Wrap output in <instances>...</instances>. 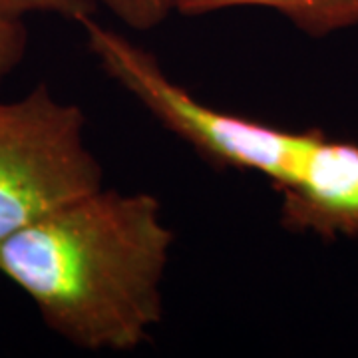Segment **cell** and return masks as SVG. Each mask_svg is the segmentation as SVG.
<instances>
[{
  "instance_id": "obj_1",
  "label": "cell",
  "mask_w": 358,
  "mask_h": 358,
  "mask_svg": "<svg viewBox=\"0 0 358 358\" xmlns=\"http://www.w3.org/2000/svg\"><path fill=\"white\" fill-rule=\"evenodd\" d=\"M173 233L150 193L98 189L0 245V273L86 350H134L162 320Z\"/></svg>"
},
{
  "instance_id": "obj_2",
  "label": "cell",
  "mask_w": 358,
  "mask_h": 358,
  "mask_svg": "<svg viewBox=\"0 0 358 358\" xmlns=\"http://www.w3.org/2000/svg\"><path fill=\"white\" fill-rule=\"evenodd\" d=\"M80 24L103 72L203 157L217 166L261 173L277 192L291 183L317 129L289 131L211 108L176 84L154 56L131 40L94 18Z\"/></svg>"
},
{
  "instance_id": "obj_3",
  "label": "cell",
  "mask_w": 358,
  "mask_h": 358,
  "mask_svg": "<svg viewBox=\"0 0 358 358\" xmlns=\"http://www.w3.org/2000/svg\"><path fill=\"white\" fill-rule=\"evenodd\" d=\"M86 117L38 84L0 102V245L52 211L102 189V167L86 148Z\"/></svg>"
},
{
  "instance_id": "obj_4",
  "label": "cell",
  "mask_w": 358,
  "mask_h": 358,
  "mask_svg": "<svg viewBox=\"0 0 358 358\" xmlns=\"http://www.w3.org/2000/svg\"><path fill=\"white\" fill-rule=\"evenodd\" d=\"M281 223L327 241L358 237V143L329 140L320 129L281 192Z\"/></svg>"
},
{
  "instance_id": "obj_5",
  "label": "cell",
  "mask_w": 358,
  "mask_h": 358,
  "mask_svg": "<svg viewBox=\"0 0 358 358\" xmlns=\"http://www.w3.org/2000/svg\"><path fill=\"white\" fill-rule=\"evenodd\" d=\"M235 6L277 10L301 32L317 38L358 24V0H176V13L185 16L217 13Z\"/></svg>"
},
{
  "instance_id": "obj_6",
  "label": "cell",
  "mask_w": 358,
  "mask_h": 358,
  "mask_svg": "<svg viewBox=\"0 0 358 358\" xmlns=\"http://www.w3.org/2000/svg\"><path fill=\"white\" fill-rule=\"evenodd\" d=\"M96 0H0V14L20 18L26 14H56L66 20L82 22L96 13Z\"/></svg>"
},
{
  "instance_id": "obj_7",
  "label": "cell",
  "mask_w": 358,
  "mask_h": 358,
  "mask_svg": "<svg viewBox=\"0 0 358 358\" xmlns=\"http://www.w3.org/2000/svg\"><path fill=\"white\" fill-rule=\"evenodd\" d=\"M112 10L124 24L136 30H152L171 13H176V0H96Z\"/></svg>"
},
{
  "instance_id": "obj_8",
  "label": "cell",
  "mask_w": 358,
  "mask_h": 358,
  "mask_svg": "<svg viewBox=\"0 0 358 358\" xmlns=\"http://www.w3.org/2000/svg\"><path fill=\"white\" fill-rule=\"evenodd\" d=\"M28 46V34L20 18L0 14V84L22 62Z\"/></svg>"
}]
</instances>
